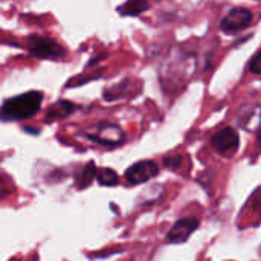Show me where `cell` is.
<instances>
[{"instance_id":"cell-12","label":"cell","mask_w":261,"mask_h":261,"mask_svg":"<svg viewBox=\"0 0 261 261\" xmlns=\"http://www.w3.org/2000/svg\"><path fill=\"white\" fill-rule=\"evenodd\" d=\"M95 179L102 187H115V185L119 184V176L112 168H99V170H96Z\"/></svg>"},{"instance_id":"cell-13","label":"cell","mask_w":261,"mask_h":261,"mask_svg":"<svg viewBox=\"0 0 261 261\" xmlns=\"http://www.w3.org/2000/svg\"><path fill=\"white\" fill-rule=\"evenodd\" d=\"M182 162H184V158H182L180 154L165 156V158H164V161H162L164 167H165V168H168V170H177V168H180Z\"/></svg>"},{"instance_id":"cell-2","label":"cell","mask_w":261,"mask_h":261,"mask_svg":"<svg viewBox=\"0 0 261 261\" xmlns=\"http://www.w3.org/2000/svg\"><path fill=\"white\" fill-rule=\"evenodd\" d=\"M43 93L38 90L26 92L9 99H5L0 106V121L2 122H15L32 118L38 113L43 101Z\"/></svg>"},{"instance_id":"cell-1","label":"cell","mask_w":261,"mask_h":261,"mask_svg":"<svg viewBox=\"0 0 261 261\" xmlns=\"http://www.w3.org/2000/svg\"><path fill=\"white\" fill-rule=\"evenodd\" d=\"M196 72V57L187 50L177 49L161 69V81L165 87H182L187 81L191 80Z\"/></svg>"},{"instance_id":"cell-9","label":"cell","mask_w":261,"mask_h":261,"mask_svg":"<svg viewBox=\"0 0 261 261\" xmlns=\"http://www.w3.org/2000/svg\"><path fill=\"white\" fill-rule=\"evenodd\" d=\"M76 109H78V107H76L73 102L61 99V101L55 102V104L47 110V113H46V121L50 122V121H58V119L67 118V116H70Z\"/></svg>"},{"instance_id":"cell-15","label":"cell","mask_w":261,"mask_h":261,"mask_svg":"<svg viewBox=\"0 0 261 261\" xmlns=\"http://www.w3.org/2000/svg\"><path fill=\"white\" fill-rule=\"evenodd\" d=\"M255 2H258V0H255Z\"/></svg>"},{"instance_id":"cell-14","label":"cell","mask_w":261,"mask_h":261,"mask_svg":"<svg viewBox=\"0 0 261 261\" xmlns=\"http://www.w3.org/2000/svg\"><path fill=\"white\" fill-rule=\"evenodd\" d=\"M260 58H261L260 50H257V52L254 54V57H252L251 63H249V70H251L254 75H260V66H261Z\"/></svg>"},{"instance_id":"cell-11","label":"cell","mask_w":261,"mask_h":261,"mask_svg":"<svg viewBox=\"0 0 261 261\" xmlns=\"http://www.w3.org/2000/svg\"><path fill=\"white\" fill-rule=\"evenodd\" d=\"M150 8L148 0H127L118 11L124 17H136Z\"/></svg>"},{"instance_id":"cell-10","label":"cell","mask_w":261,"mask_h":261,"mask_svg":"<svg viewBox=\"0 0 261 261\" xmlns=\"http://www.w3.org/2000/svg\"><path fill=\"white\" fill-rule=\"evenodd\" d=\"M96 165L90 161L87 162L86 165H83L76 174H75V184L78 187V190H86L93 180H95V176H96Z\"/></svg>"},{"instance_id":"cell-7","label":"cell","mask_w":261,"mask_h":261,"mask_svg":"<svg viewBox=\"0 0 261 261\" xmlns=\"http://www.w3.org/2000/svg\"><path fill=\"white\" fill-rule=\"evenodd\" d=\"M158 173L159 167L154 161H139L133 164L128 170H125L124 177L128 185H141L156 177Z\"/></svg>"},{"instance_id":"cell-5","label":"cell","mask_w":261,"mask_h":261,"mask_svg":"<svg viewBox=\"0 0 261 261\" xmlns=\"http://www.w3.org/2000/svg\"><path fill=\"white\" fill-rule=\"evenodd\" d=\"M252 21H254V12L251 9L234 8L220 20V29L225 34H237L249 28Z\"/></svg>"},{"instance_id":"cell-6","label":"cell","mask_w":261,"mask_h":261,"mask_svg":"<svg viewBox=\"0 0 261 261\" xmlns=\"http://www.w3.org/2000/svg\"><path fill=\"white\" fill-rule=\"evenodd\" d=\"M211 145L217 154L225 156V158H231L236 154V151L239 150V145H240L239 133L232 127H225V128L219 130L211 138Z\"/></svg>"},{"instance_id":"cell-4","label":"cell","mask_w":261,"mask_h":261,"mask_svg":"<svg viewBox=\"0 0 261 261\" xmlns=\"http://www.w3.org/2000/svg\"><path fill=\"white\" fill-rule=\"evenodd\" d=\"M28 50L32 57L40 60H61L67 54L58 41L37 34L28 37Z\"/></svg>"},{"instance_id":"cell-8","label":"cell","mask_w":261,"mask_h":261,"mask_svg":"<svg viewBox=\"0 0 261 261\" xmlns=\"http://www.w3.org/2000/svg\"><path fill=\"white\" fill-rule=\"evenodd\" d=\"M197 228H199V219L197 217H194V216L182 217L168 231V234H167V243L182 245V243L188 242V239L197 231Z\"/></svg>"},{"instance_id":"cell-3","label":"cell","mask_w":261,"mask_h":261,"mask_svg":"<svg viewBox=\"0 0 261 261\" xmlns=\"http://www.w3.org/2000/svg\"><path fill=\"white\" fill-rule=\"evenodd\" d=\"M80 136L86 138L87 141L96 145L109 147V148L118 147L124 144L127 139L125 132L119 125L113 122H107V121H101L93 125H89L84 132H80Z\"/></svg>"}]
</instances>
